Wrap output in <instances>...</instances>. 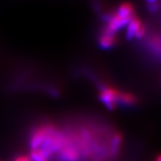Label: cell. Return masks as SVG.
I'll return each instance as SVG.
<instances>
[{"instance_id": "cell-1", "label": "cell", "mask_w": 161, "mask_h": 161, "mask_svg": "<svg viewBox=\"0 0 161 161\" xmlns=\"http://www.w3.org/2000/svg\"><path fill=\"white\" fill-rule=\"evenodd\" d=\"M122 92L114 89L112 87L102 86L100 91V97L102 103L110 110L116 108V106L119 104Z\"/></svg>"}, {"instance_id": "cell-7", "label": "cell", "mask_w": 161, "mask_h": 161, "mask_svg": "<svg viewBox=\"0 0 161 161\" xmlns=\"http://www.w3.org/2000/svg\"><path fill=\"white\" fill-rule=\"evenodd\" d=\"M148 3H149V8H150V9H151V11H153V12L156 11L157 9H158V8H159L157 2H149Z\"/></svg>"}, {"instance_id": "cell-3", "label": "cell", "mask_w": 161, "mask_h": 161, "mask_svg": "<svg viewBox=\"0 0 161 161\" xmlns=\"http://www.w3.org/2000/svg\"><path fill=\"white\" fill-rule=\"evenodd\" d=\"M142 22L137 17L134 16L129 21L127 25V31H126V36L127 40H131L135 38L136 32L142 26Z\"/></svg>"}, {"instance_id": "cell-8", "label": "cell", "mask_w": 161, "mask_h": 161, "mask_svg": "<svg viewBox=\"0 0 161 161\" xmlns=\"http://www.w3.org/2000/svg\"><path fill=\"white\" fill-rule=\"evenodd\" d=\"M155 161H161V154L156 157V159H155Z\"/></svg>"}, {"instance_id": "cell-6", "label": "cell", "mask_w": 161, "mask_h": 161, "mask_svg": "<svg viewBox=\"0 0 161 161\" xmlns=\"http://www.w3.org/2000/svg\"><path fill=\"white\" fill-rule=\"evenodd\" d=\"M122 145V136L120 134L116 133L114 136L112 137V140L110 142V147H109V151L112 155H116V154L119 152V149Z\"/></svg>"}, {"instance_id": "cell-9", "label": "cell", "mask_w": 161, "mask_h": 161, "mask_svg": "<svg viewBox=\"0 0 161 161\" xmlns=\"http://www.w3.org/2000/svg\"><path fill=\"white\" fill-rule=\"evenodd\" d=\"M0 161H1V160H0Z\"/></svg>"}, {"instance_id": "cell-4", "label": "cell", "mask_w": 161, "mask_h": 161, "mask_svg": "<svg viewBox=\"0 0 161 161\" xmlns=\"http://www.w3.org/2000/svg\"><path fill=\"white\" fill-rule=\"evenodd\" d=\"M116 36L103 31L99 38V45L103 49H109L116 45Z\"/></svg>"}, {"instance_id": "cell-5", "label": "cell", "mask_w": 161, "mask_h": 161, "mask_svg": "<svg viewBox=\"0 0 161 161\" xmlns=\"http://www.w3.org/2000/svg\"><path fill=\"white\" fill-rule=\"evenodd\" d=\"M116 13L127 19H131L135 16L134 15V8L131 3H122L117 9Z\"/></svg>"}, {"instance_id": "cell-2", "label": "cell", "mask_w": 161, "mask_h": 161, "mask_svg": "<svg viewBox=\"0 0 161 161\" xmlns=\"http://www.w3.org/2000/svg\"><path fill=\"white\" fill-rule=\"evenodd\" d=\"M59 161H78L80 159V153L76 146L67 139L58 151Z\"/></svg>"}]
</instances>
